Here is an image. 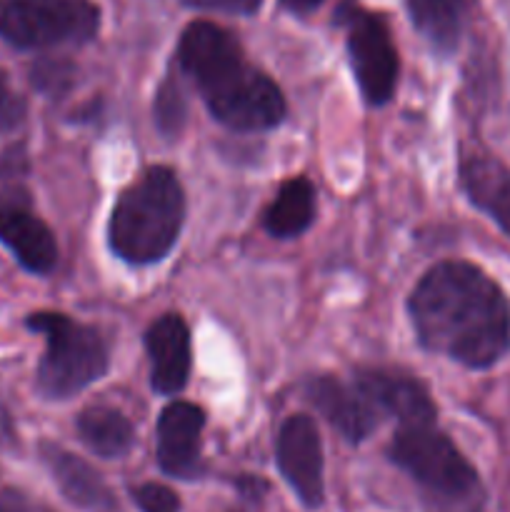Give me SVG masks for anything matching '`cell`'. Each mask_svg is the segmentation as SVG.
I'll list each match as a JSON object with an SVG mask.
<instances>
[{
  "mask_svg": "<svg viewBox=\"0 0 510 512\" xmlns=\"http://www.w3.org/2000/svg\"><path fill=\"white\" fill-rule=\"evenodd\" d=\"M418 343L465 368L485 370L510 350V303L490 275L463 260L438 263L408 300Z\"/></svg>",
  "mask_w": 510,
  "mask_h": 512,
  "instance_id": "6da1fadb",
  "label": "cell"
},
{
  "mask_svg": "<svg viewBox=\"0 0 510 512\" xmlns=\"http://www.w3.org/2000/svg\"><path fill=\"white\" fill-rule=\"evenodd\" d=\"M178 63L210 115L238 133L270 130L285 118L278 85L245 60L238 40L215 23H190L178 43Z\"/></svg>",
  "mask_w": 510,
  "mask_h": 512,
  "instance_id": "7a4b0ae2",
  "label": "cell"
},
{
  "mask_svg": "<svg viewBox=\"0 0 510 512\" xmlns=\"http://www.w3.org/2000/svg\"><path fill=\"white\" fill-rule=\"evenodd\" d=\"M185 218V193L170 168H150L125 190L108 223L110 250L130 265L163 260L178 243Z\"/></svg>",
  "mask_w": 510,
  "mask_h": 512,
  "instance_id": "3957f363",
  "label": "cell"
},
{
  "mask_svg": "<svg viewBox=\"0 0 510 512\" xmlns=\"http://www.w3.org/2000/svg\"><path fill=\"white\" fill-rule=\"evenodd\" d=\"M28 328L45 335L38 365V390L48 400H68L108 370V348L95 328L60 313H33Z\"/></svg>",
  "mask_w": 510,
  "mask_h": 512,
  "instance_id": "277c9868",
  "label": "cell"
},
{
  "mask_svg": "<svg viewBox=\"0 0 510 512\" xmlns=\"http://www.w3.org/2000/svg\"><path fill=\"white\" fill-rule=\"evenodd\" d=\"M388 458L425 493L445 503H468L480 495L475 468L435 423L400 425L390 440Z\"/></svg>",
  "mask_w": 510,
  "mask_h": 512,
  "instance_id": "5b68a950",
  "label": "cell"
},
{
  "mask_svg": "<svg viewBox=\"0 0 510 512\" xmlns=\"http://www.w3.org/2000/svg\"><path fill=\"white\" fill-rule=\"evenodd\" d=\"M98 28L100 10L90 0H0V38L15 48L88 43Z\"/></svg>",
  "mask_w": 510,
  "mask_h": 512,
  "instance_id": "8992f818",
  "label": "cell"
},
{
  "mask_svg": "<svg viewBox=\"0 0 510 512\" xmlns=\"http://www.w3.org/2000/svg\"><path fill=\"white\" fill-rule=\"evenodd\" d=\"M340 23L348 28V55L360 93L370 105H385L393 98L400 68L388 25L358 5H345Z\"/></svg>",
  "mask_w": 510,
  "mask_h": 512,
  "instance_id": "52a82bcc",
  "label": "cell"
},
{
  "mask_svg": "<svg viewBox=\"0 0 510 512\" xmlns=\"http://www.w3.org/2000/svg\"><path fill=\"white\" fill-rule=\"evenodd\" d=\"M0 243L35 275L53 273L58 263L55 235L35 215L28 190L20 185L0 190Z\"/></svg>",
  "mask_w": 510,
  "mask_h": 512,
  "instance_id": "ba28073f",
  "label": "cell"
},
{
  "mask_svg": "<svg viewBox=\"0 0 510 512\" xmlns=\"http://www.w3.org/2000/svg\"><path fill=\"white\" fill-rule=\"evenodd\" d=\"M275 460L285 483L305 508H320L325 498L323 443L308 415H290L275 440Z\"/></svg>",
  "mask_w": 510,
  "mask_h": 512,
  "instance_id": "9c48e42d",
  "label": "cell"
},
{
  "mask_svg": "<svg viewBox=\"0 0 510 512\" xmlns=\"http://www.w3.org/2000/svg\"><path fill=\"white\" fill-rule=\"evenodd\" d=\"M353 385L378 410V415H390L400 425L435 423L433 400L428 390L413 375L393 368H358Z\"/></svg>",
  "mask_w": 510,
  "mask_h": 512,
  "instance_id": "30bf717a",
  "label": "cell"
},
{
  "mask_svg": "<svg viewBox=\"0 0 510 512\" xmlns=\"http://www.w3.org/2000/svg\"><path fill=\"white\" fill-rule=\"evenodd\" d=\"M205 413L193 403H173L158 420V463L163 473L180 480H195L203 475Z\"/></svg>",
  "mask_w": 510,
  "mask_h": 512,
  "instance_id": "8fae6325",
  "label": "cell"
},
{
  "mask_svg": "<svg viewBox=\"0 0 510 512\" xmlns=\"http://www.w3.org/2000/svg\"><path fill=\"white\" fill-rule=\"evenodd\" d=\"M305 393L313 408L350 443H363L378 428V410L355 385H345L333 375H323L310 380Z\"/></svg>",
  "mask_w": 510,
  "mask_h": 512,
  "instance_id": "7c38bea8",
  "label": "cell"
},
{
  "mask_svg": "<svg viewBox=\"0 0 510 512\" xmlns=\"http://www.w3.org/2000/svg\"><path fill=\"white\" fill-rule=\"evenodd\" d=\"M150 383L158 393L175 395L190 375V330L180 315H163L145 333Z\"/></svg>",
  "mask_w": 510,
  "mask_h": 512,
  "instance_id": "4fadbf2b",
  "label": "cell"
},
{
  "mask_svg": "<svg viewBox=\"0 0 510 512\" xmlns=\"http://www.w3.org/2000/svg\"><path fill=\"white\" fill-rule=\"evenodd\" d=\"M40 458L48 465L60 493L83 512H120L113 490L108 488L98 470L83 458L55 443H40Z\"/></svg>",
  "mask_w": 510,
  "mask_h": 512,
  "instance_id": "5bb4252c",
  "label": "cell"
},
{
  "mask_svg": "<svg viewBox=\"0 0 510 512\" xmlns=\"http://www.w3.org/2000/svg\"><path fill=\"white\" fill-rule=\"evenodd\" d=\"M465 195L510 238V168L488 155H470L460 163Z\"/></svg>",
  "mask_w": 510,
  "mask_h": 512,
  "instance_id": "9a60e30c",
  "label": "cell"
},
{
  "mask_svg": "<svg viewBox=\"0 0 510 512\" xmlns=\"http://www.w3.org/2000/svg\"><path fill=\"white\" fill-rule=\"evenodd\" d=\"M315 218V190L310 180L288 178L280 185L278 195L265 210V230L273 238H298L313 225Z\"/></svg>",
  "mask_w": 510,
  "mask_h": 512,
  "instance_id": "2e32d148",
  "label": "cell"
},
{
  "mask_svg": "<svg viewBox=\"0 0 510 512\" xmlns=\"http://www.w3.org/2000/svg\"><path fill=\"white\" fill-rule=\"evenodd\" d=\"M408 13L415 30L438 53L450 55L460 45L465 23L463 0H408Z\"/></svg>",
  "mask_w": 510,
  "mask_h": 512,
  "instance_id": "e0dca14e",
  "label": "cell"
},
{
  "mask_svg": "<svg viewBox=\"0 0 510 512\" xmlns=\"http://www.w3.org/2000/svg\"><path fill=\"white\" fill-rule=\"evenodd\" d=\"M78 435L90 453L100 458H123L135 443L130 420L115 408L93 405L78 415Z\"/></svg>",
  "mask_w": 510,
  "mask_h": 512,
  "instance_id": "ac0fdd59",
  "label": "cell"
},
{
  "mask_svg": "<svg viewBox=\"0 0 510 512\" xmlns=\"http://www.w3.org/2000/svg\"><path fill=\"white\" fill-rule=\"evenodd\" d=\"M153 113L160 133L168 135V138H178L185 125V118H188V103H185V95L180 90L178 80H163V85L155 93Z\"/></svg>",
  "mask_w": 510,
  "mask_h": 512,
  "instance_id": "d6986e66",
  "label": "cell"
},
{
  "mask_svg": "<svg viewBox=\"0 0 510 512\" xmlns=\"http://www.w3.org/2000/svg\"><path fill=\"white\" fill-rule=\"evenodd\" d=\"M75 68L68 60H38L30 70V80L40 93L60 95L73 85Z\"/></svg>",
  "mask_w": 510,
  "mask_h": 512,
  "instance_id": "ffe728a7",
  "label": "cell"
},
{
  "mask_svg": "<svg viewBox=\"0 0 510 512\" xmlns=\"http://www.w3.org/2000/svg\"><path fill=\"white\" fill-rule=\"evenodd\" d=\"M135 505L143 512H180V498L175 490L160 483H145L130 490Z\"/></svg>",
  "mask_w": 510,
  "mask_h": 512,
  "instance_id": "44dd1931",
  "label": "cell"
},
{
  "mask_svg": "<svg viewBox=\"0 0 510 512\" xmlns=\"http://www.w3.org/2000/svg\"><path fill=\"white\" fill-rule=\"evenodd\" d=\"M23 115H25V103L13 93V90H10L5 73H0V133L13 130L15 125H20Z\"/></svg>",
  "mask_w": 510,
  "mask_h": 512,
  "instance_id": "7402d4cb",
  "label": "cell"
},
{
  "mask_svg": "<svg viewBox=\"0 0 510 512\" xmlns=\"http://www.w3.org/2000/svg\"><path fill=\"white\" fill-rule=\"evenodd\" d=\"M183 3L193 5V8H203V10H220V13L250 15L260 8V3H263V0H183Z\"/></svg>",
  "mask_w": 510,
  "mask_h": 512,
  "instance_id": "603a6c76",
  "label": "cell"
},
{
  "mask_svg": "<svg viewBox=\"0 0 510 512\" xmlns=\"http://www.w3.org/2000/svg\"><path fill=\"white\" fill-rule=\"evenodd\" d=\"M0 512H30V505L18 490H0Z\"/></svg>",
  "mask_w": 510,
  "mask_h": 512,
  "instance_id": "cb8c5ba5",
  "label": "cell"
},
{
  "mask_svg": "<svg viewBox=\"0 0 510 512\" xmlns=\"http://www.w3.org/2000/svg\"><path fill=\"white\" fill-rule=\"evenodd\" d=\"M280 3L288 10H293V13H310V10L318 8L323 0H280Z\"/></svg>",
  "mask_w": 510,
  "mask_h": 512,
  "instance_id": "d4e9b609",
  "label": "cell"
}]
</instances>
